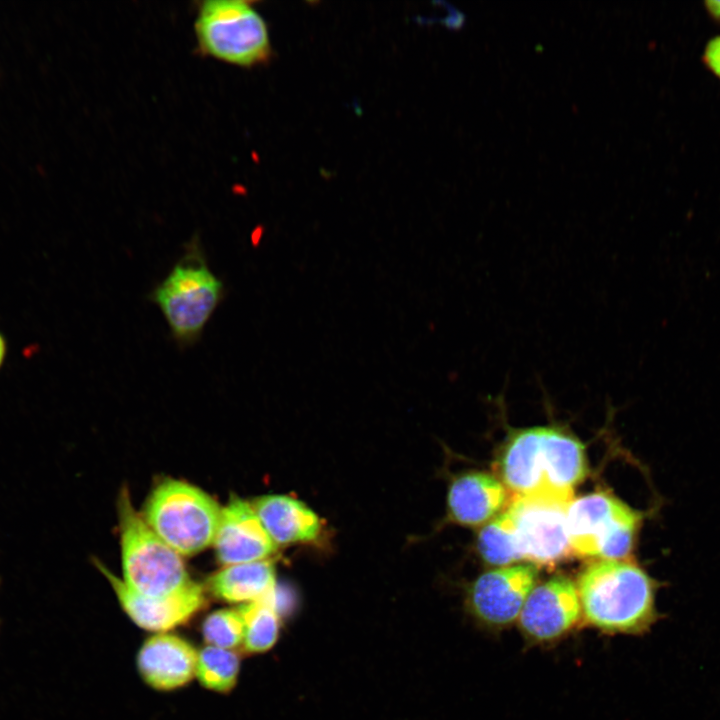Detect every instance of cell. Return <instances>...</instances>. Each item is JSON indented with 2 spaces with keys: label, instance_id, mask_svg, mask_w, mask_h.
<instances>
[{
  "label": "cell",
  "instance_id": "obj_19",
  "mask_svg": "<svg viewBox=\"0 0 720 720\" xmlns=\"http://www.w3.org/2000/svg\"><path fill=\"white\" fill-rule=\"evenodd\" d=\"M477 548L482 559L492 566H507L519 561V551L513 525L505 511L486 524L477 538Z\"/></svg>",
  "mask_w": 720,
  "mask_h": 720
},
{
  "label": "cell",
  "instance_id": "obj_21",
  "mask_svg": "<svg viewBox=\"0 0 720 720\" xmlns=\"http://www.w3.org/2000/svg\"><path fill=\"white\" fill-rule=\"evenodd\" d=\"M704 62L720 78V36L711 39L706 45Z\"/></svg>",
  "mask_w": 720,
  "mask_h": 720
},
{
  "label": "cell",
  "instance_id": "obj_16",
  "mask_svg": "<svg viewBox=\"0 0 720 720\" xmlns=\"http://www.w3.org/2000/svg\"><path fill=\"white\" fill-rule=\"evenodd\" d=\"M275 585V568L267 559L226 566L207 582L214 597L243 604L268 596L275 590Z\"/></svg>",
  "mask_w": 720,
  "mask_h": 720
},
{
  "label": "cell",
  "instance_id": "obj_8",
  "mask_svg": "<svg viewBox=\"0 0 720 720\" xmlns=\"http://www.w3.org/2000/svg\"><path fill=\"white\" fill-rule=\"evenodd\" d=\"M573 492L515 495L509 514L523 559L553 566L572 552L567 531V511Z\"/></svg>",
  "mask_w": 720,
  "mask_h": 720
},
{
  "label": "cell",
  "instance_id": "obj_18",
  "mask_svg": "<svg viewBox=\"0 0 720 720\" xmlns=\"http://www.w3.org/2000/svg\"><path fill=\"white\" fill-rule=\"evenodd\" d=\"M239 672L240 659L233 650L207 645L198 652L195 677L206 689L228 693L236 685Z\"/></svg>",
  "mask_w": 720,
  "mask_h": 720
},
{
  "label": "cell",
  "instance_id": "obj_17",
  "mask_svg": "<svg viewBox=\"0 0 720 720\" xmlns=\"http://www.w3.org/2000/svg\"><path fill=\"white\" fill-rule=\"evenodd\" d=\"M239 610L244 619L242 648L252 654L271 649L279 638L281 626L275 590L260 600L242 604Z\"/></svg>",
  "mask_w": 720,
  "mask_h": 720
},
{
  "label": "cell",
  "instance_id": "obj_2",
  "mask_svg": "<svg viewBox=\"0 0 720 720\" xmlns=\"http://www.w3.org/2000/svg\"><path fill=\"white\" fill-rule=\"evenodd\" d=\"M504 484L515 495L573 492L585 476L583 445L552 426L516 433L501 462Z\"/></svg>",
  "mask_w": 720,
  "mask_h": 720
},
{
  "label": "cell",
  "instance_id": "obj_22",
  "mask_svg": "<svg viewBox=\"0 0 720 720\" xmlns=\"http://www.w3.org/2000/svg\"><path fill=\"white\" fill-rule=\"evenodd\" d=\"M705 6L710 15L720 21V1H707Z\"/></svg>",
  "mask_w": 720,
  "mask_h": 720
},
{
  "label": "cell",
  "instance_id": "obj_9",
  "mask_svg": "<svg viewBox=\"0 0 720 720\" xmlns=\"http://www.w3.org/2000/svg\"><path fill=\"white\" fill-rule=\"evenodd\" d=\"M534 565H516L487 571L469 585L465 607L481 627L500 631L516 622L534 588Z\"/></svg>",
  "mask_w": 720,
  "mask_h": 720
},
{
  "label": "cell",
  "instance_id": "obj_15",
  "mask_svg": "<svg viewBox=\"0 0 720 720\" xmlns=\"http://www.w3.org/2000/svg\"><path fill=\"white\" fill-rule=\"evenodd\" d=\"M269 537L276 545L314 541L321 521L303 502L286 495H266L251 503Z\"/></svg>",
  "mask_w": 720,
  "mask_h": 720
},
{
  "label": "cell",
  "instance_id": "obj_23",
  "mask_svg": "<svg viewBox=\"0 0 720 720\" xmlns=\"http://www.w3.org/2000/svg\"><path fill=\"white\" fill-rule=\"evenodd\" d=\"M7 346L4 336L0 333V368L5 360Z\"/></svg>",
  "mask_w": 720,
  "mask_h": 720
},
{
  "label": "cell",
  "instance_id": "obj_7",
  "mask_svg": "<svg viewBox=\"0 0 720 720\" xmlns=\"http://www.w3.org/2000/svg\"><path fill=\"white\" fill-rule=\"evenodd\" d=\"M644 515L604 493L572 500L567 511L571 551L600 560H629Z\"/></svg>",
  "mask_w": 720,
  "mask_h": 720
},
{
  "label": "cell",
  "instance_id": "obj_1",
  "mask_svg": "<svg viewBox=\"0 0 720 720\" xmlns=\"http://www.w3.org/2000/svg\"><path fill=\"white\" fill-rule=\"evenodd\" d=\"M662 582L630 560H600L579 575L577 591L585 622L608 634L642 636L664 615L656 607Z\"/></svg>",
  "mask_w": 720,
  "mask_h": 720
},
{
  "label": "cell",
  "instance_id": "obj_14",
  "mask_svg": "<svg viewBox=\"0 0 720 720\" xmlns=\"http://www.w3.org/2000/svg\"><path fill=\"white\" fill-rule=\"evenodd\" d=\"M506 500V490L493 476L481 472L465 473L449 486V518L463 526H478L493 518Z\"/></svg>",
  "mask_w": 720,
  "mask_h": 720
},
{
  "label": "cell",
  "instance_id": "obj_13",
  "mask_svg": "<svg viewBox=\"0 0 720 720\" xmlns=\"http://www.w3.org/2000/svg\"><path fill=\"white\" fill-rule=\"evenodd\" d=\"M198 651L184 638L155 633L137 654V669L150 687L170 691L187 685L196 674Z\"/></svg>",
  "mask_w": 720,
  "mask_h": 720
},
{
  "label": "cell",
  "instance_id": "obj_11",
  "mask_svg": "<svg viewBox=\"0 0 720 720\" xmlns=\"http://www.w3.org/2000/svg\"><path fill=\"white\" fill-rule=\"evenodd\" d=\"M96 565L108 579L126 614L145 630L168 632L189 621L205 605L204 589L195 582L167 597H146L128 588L98 561Z\"/></svg>",
  "mask_w": 720,
  "mask_h": 720
},
{
  "label": "cell",
  "instance_id": "obj_10",
  "mask_svg": "<svg viewBox=\"0 0 720 720\" xmlns=\"http://www.w3.org/2000/svg\"><path fill=\"white\" fill-rule=\"evenodd\" d=\"M581 616L576 585L566 577L557 576L531 590L517 620L529 644L545 645L570 633Z\"/></svg>",
  "mask_w": 720,
  "mask_h": 720
},
{
  "label": "cell",
  "instance_id": "obj_20",
  "mask_svg": "<svg viewBox=\"0 0 720 720\" xmlns=\"http://www.w3.org/2000/svg\"><path fill=\"white\" fill-rule=\"evenodd\" d=\"M201 632L209 646L229 650L242 646L244 619L239 608L212 612L203 621Z\"/></svg>",
  "mask_w": 720,
  "mask_h": 720
},
{
  "label": "cell",
  "instance_id": "obj_3",
  "mask_svg": "<svg viewBox=\"0 0 720 720\" xmlns=\"http://www.w3.org/2000/svg\"><path fill=\"white\" fill-rule=\"evenodd\" d=\"M225 297V287L210 269L197 237L148 298L161 310L170 333L182 348L197 343L213 313Z\"/></svg>",
  "mask_w": 720,
  "mask_h": 720
},
{
  "label": "cell",
  "instance_id": "obj_5",
  "mask_svg": "<svg viewBox=\"0 0 720 720\" xmlns=\"http://www.w3.org/2000/svg\"><path fill=\"white\" fill-rule=\"evenodd\" d=\"M221 510L201 489L166 479L149 496L143 518L178 554L193 555L214 542Z\"/></svg>",
  "mask_w": 720,
  "mask_h": 720
},
{
  "label": "cell",
  "instance_id": "obj_6",
  "mask_svg": "<svg viewBox=\"0 0 720 720\" xmlns=\"http://www.w3.org/2000/svg\"><path fill=\"white\" fill-rule=\"evenodd\" d=\"M194 30L203 55L242 67L262 64L271 56L267 25L248 1H202Z\"/></svg>",
  "mask_w": 720,
  "mask_h": 720
},
{
  "label": "cell",
  "instance_id": "obj_12",
  "mask_svg": "<svg viewBox=\"0 0 720 720\" xmlns=\"http://www.w3.org/2000/svg\"><path fill=\"white\" fill-rule=\"evenodd\" d=\"M213 544L225 566L266 560L277 550L252 505L235 496L221 510Z\"/></svg>",
  "mask_w": 720,
  "mask_h": 720
},
{
  "label": "cell",
  "instance_id": "obj_4",
  "mask_svg": "<svg viewBox=\"0 0 720 720\" xmlns=\"http://www.w3.org/2000/svg\"><path fill=\"white\" fill-rule=\"evenodd\" d=\"M119 520L125 585L152 598L173 595L194 583L178 554L132 506L126 490L120 495Z\"/></svg>",
  "mask_w": 720,
  "mask_h": 720
}]
</instances>
